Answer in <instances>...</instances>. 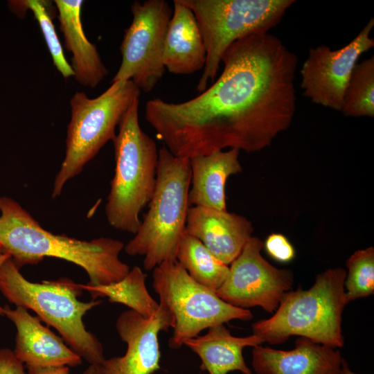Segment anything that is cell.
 <instances>
[{"instance_id":"1","label":"cell","mask_w":374,"mask_h":374,"mask_svg":"<svg viewBox=\"0 0 374 374\" xmlns=\"http://www.w3.org/2000/svg\"><path fill=\"white\" fill-rule=\"evenodd\" d=\"M220 77L181 103L157 98L145 119L175 156L235 148L255 152L290 125L296 111V55L269 33L248 35L225 51Z\"/></svg>"},{"instance_id":"2","label":"cell","mask_w":374,"mask_h":374,"mask_svg":"<svg viewBox=\"0 0 374 374\" xmlns=\"http://www.w3.org/2000/svg\"><path fill=\"white\" fill-rule=\"evenodd\" d=\"M0 244L19 268L44 257L56 258L82 267L92 286L118 282L130 270L119 258L125 247L121 240L100 237L87 241L53 234L8 197L0 196Z\"/></svg>"},{"instance_id":"3","label":"cell","mask_w":374,"mask_h":374,"mask_svg":"<svg viewBox=\"0 0 374 374\" xmlns=\"http://www.w3.org/2000/svg\"><path fill=\"white\" fill-rule=\"evenodd\" d=\"M341 267L317 275L308 290L299 287L286 292L274 314L252 324L253 334L272 345L285 342L291 336L310 339L332 348L344 344L342 314L348 304Z\"/></svg>"},{"instance_id":"4","label":"cell","mask_w":374,"mask_h":374,"mask_svg":"<svg viewBox=\"0 0 374 374\" xmlns=\"http://www.w3.org/2000/svg\"><path fill=\"white\" fill-rule=\"evenodd\" d=\"M82 291L79 284L66 278L29 281L11 258L0 267V292L9 302L35 312L82 359L90 365L100 366L105 359L103 346L86 329L83 317L101 301H80L78 296Z\"/></svg>"},{"instance_id":"5","label":"cell","mask_w":374,"mask_h":374,"mask_svg":"<svg viewBox=\"0 0 374 374\" xmlns=\"http://www.w3.org/2000/svg\"><path fill=\"white\" fill-rule=\"evenodd\" d=\"M139 104V98L132 103L112 141L115 169L105 205L109 225L134 235L154 191L159 156L155 141L141 128Z\"/></svg>"},{"instance_id":"6","label":"cell","mask_w":374,"mask_h":374,"mask_svg":"<svg viewBox=\"0 0 374 374\" xmlns=\"http://www.w3.org/2000/svg\"><path fill=\"white\" fill-rule=\"evenodd\" d=\"M190 186V159L159 150L156 185L140 228L124 247L131 256H143L145 270L176 260L186 229Z\"/></svg>"},{"instance_id":"7","label":"cell","mask_w":374,"mask_h":374,"mask_svg":"<svg viewBox=\"0 0 374 374\" xmlns=\"http://www.w3.org/2000/svg\"><path fill=\"white\" fill-rule=\"evenodd\" d=\"M141 91L131 80L112 83L102 94L89 98L77 91L70 100L71 121L67 127L66 152L57 174L52 197H58L66 184L80 174L100 150L116 137V128Z\"/></svg>"},{"instance_id":"8","label":"cell","mask_w":374,"mask_h":374,"mask_svg":"<svg viewBox=\"0 0 374 374\" xmlns=\"http://www.w3.org/2000/svg\"><path fill=\"white\" fill-rule=\"evenodd\" d=\"M194 13L206 58L197 84L199 93L213 83L222 57L235 41L268 33L281 21L294 0H181Z\"/></svg>"},{"instance_id":"9","label":"cell","mask_w":374,"mask_h":374,"mask_svg":"<svg viewBox=\"0 0 374 374\" xmlns=\"http://www.w3.org/2000/svg\"><path fill=\"white\" fill-rule=\"evenodd\" d=\"M152 287L174 318L173 334L169 347L179 349L204 329L238 319L253 318L247 309L234 307L222 300L215 292L194 280L176 260L153 269Z\"/></svg>"},{"instance_id":"10","label":"cell","mask_w":374,"mask_h":374,"mask_svg":"<svg viewBox=\"0 0 374 374\" xmlns=\"http://www.w3.org/2000/svg\"><path fill=\"white\" fill-rule=\"evenodd\" d=\"M131 12L132 21L120 46L122 61L111 83L131 80L148 93L166 71L164 41L172 9L165 0L135 1Z\"/></svg>"},{"instance_id":"11","label":"cell","mask_w":374,"mask_h":374,"mask_svg":"<svg viewBox=\"0 0 374 374\" xmlns=\"http://www.w3.org/2000/svg\"><path fill=\"white\" fill-rule=\"evenodd\" d=\"M264 243L251 236L230 264L227 278L215 294L227 303L242 309L261 307L274 313L284 294L292 290L291 270L271 265L262 256Z\"/></svg>"},{"instance_id":"12","label":"cell","mask_w":374,"mask_h":374,"mask_svg":"<svg viewBox=\"0 0 374 374\" xmlns=\"http://www.w3.org/2000/svg\"><path fill=\"white\" fill-rule=\"evenodd\" d=\"M373 27L371 18L350 43L337 50L325 45L310 48L300 71L303 95L315 104L341 112L359 58L374 46V39L370 37Z\"/></svg>"},{"instance_id":"13","label":"cell","mask_w":374,"mask_h":374,"mask_svg":"<svg viewBox=\"0 0 374 374\" xmlns=\"http://www.w3.org/2000/svg\"><path fill=\"white\" fill-rule=\"evenodd\" d=\"M174 327L170 312L159 303L157 312L149 318L128 310L117 318L116 328L126 343L124 355L105 359L100 368L103 374H153L160 369L161 352L158 336Z\"/></svg>"},{"instance_id":"14","label":"cell","mask_w":374,"mask_h":374,"mask_svg":"<svg viewBox=\"0 0 374 374\" xmlns=\"http://www.w3.org/2000/svg\"><path fill=\"white\" fill-rule=\"evenodd\" d=\"M3 309L4 316L17 328L13 352L27 368L73 367L82 364V358L27 309L20 306L12 309L8 305Z\"/></svg>"},{"instance_id":"15","label":"cell","mask_w":374,"mask_h":374,"mask_svg":"<svg viewBox=\"0 0 374 374\" xmlns=\"http://www.w3.org/2000/svg\"><path fill=\"white\" fill-rule=\"evenodd\" d=\"M186 231L193 235L220 261L230 265L251 237L253 229L245 217L227 211L189 207Z\"/></svg>"},{"instance_id":"16","label":"cell","mask_w":374,"mask_h":374,"mask_svg":"<svg viewBox=\"0 0 374 374\" xmlns=\"http://www.w3.org/2000/svg\"><path fill=\"white\" fill-rule=\"evenodd\" d=\"M341 359L337 348L299 337L289 350L254 346L251 365L257 374H340Z\"/></svg>"},{"instance_id":"17","label":"cell","mask_w":374,"mask_h":374,"mask_svg":"<svg viewBox=\"0 0 374 374\" xmlns=\"http://www.w3.org/2000/svg\"><path fill=\"white\" fill-rule=\"evenodd\" d=\"M206 58L204 43L194 13L181 0H174L164 41L166 70L176 75H190L203 70Z\"/></svg>"},{"instance_id":"18","label":"cell","mask_w":374,"mask_h":374,"mask_svg":"<svg viewBox=\"0 0 374 374\" xmlns=\"http://www.w3.org/2000/svg\"><path fill=\"white\" fill-rule=\"evenodd\" d=\"M239 154L240 150L232 148L190 158L188 204L226 211L227 179L242 170Z\"/></svg>"},{"instance_id":"19","label":"cell","mask_w":374,"mask_h":374,"mask_svg":"<svg viewBox=\"0 0 374 374\" xmlns=\"http://www.w3.org/2000/svg\"><path fill=\"white\" fill-rule=\"evenodd\" d=\"M60 28L64 45L72 54L75 80L82 86L94 88L104 79L107 70L96 46L87 37L82 26V0H55Z\"/></svg>"},{"instance_id":"20","label":"cell","mask_w":374,"mask_h":374,"mask_svg":"<svg viewBox=\"0 0 374 374\" xmlns=\"http://www.w3.org/2000/svg\"><path fill=\"white\" fill-rule=\"evenodd\" d=\"M262 343L263 340L253 334L235 337L224 324H219L208 328L206 334L187 340L184 345L200 358V368L208 374H228L235 371L253 374L245 363L242 351L244 347Z\"/></svg>"},{"instance_id":"21","label":"cell","mask_w":374,"mask_h":374,"mask_svg":"<svg viewBox=\"0 0 374 374\" xmlns=\"http://www.w3.org/2000/svg\"><path fill=\"white\" fill-rule=\"evenodd\" d=\"M146 276L139 266H134L118 282L105 285L79 284V286L81 290L89 292L93 299L107 297L112 303L125 305L143 317L149 318L157 312L159 303L152 298L147 290Z\"/></svg>"},{"instance_id":"22","label":"cell","mask_w":374,"mask_h":374,"mask_svg":"<svg viewBox=\"0 0 374 374\" xmlns=\"http://www.w3.org/2000/svg\"><path fill=\"white\" fill-rule=\"evenodd\" d=\"M176 260L197 283L216 292L225 281L229 267L217 259L200 240L184 231Z\"/></svg>"},{"instance_id":"23","label":"cell","mask_w":374,"mask_h":374,"mask_svg":"<svg viewBox=\"0 0 374 374\" xmlns=\"http://www.w3.org/2000/svg\"><path fill=\"white\" fill-rule=\"evenodd\" d=\"M341 112L345 116H374V57L357 63L347 85Z\"/></svg>"},{"instance_id":"24","label":"cell","mask_w":374,"mask_h":374,"mask_svg":"<svg viewBox=\"0 0 374 374\" xmlns=\"http://www.w3.org/2000/svg\"><path fill=\"white\" fill-rule=\"evenodd\" d=\"M8 6L18 16L24 14L27 10L32 11L57 70L64 78L74 76L72 66L66 59L53 23L51 2L45 0H17L9 1Z\"/></svg>"},{"instance_id":"25","label":"cell","mask_w":374,"mask_h":374,"mask_svg":"<svg viewBox=\"0 0 374 374\" xmlns=\"http://www.w3.org/2000/svg\"><path fill=\"white\" fill-rule=\"evenodd\" d=\"M344 287L346 301L368 296L374 292V248L369 247L353 253L346 262Z\"/></svg>"},{"instance_id":"26","label":"cell","mask_w":374,"mask_h":374,"mask_svg":"<svg viewBox=\"0 0 374 374\" xmlns=\"http://www.w3.org/2000/svg\"><path fill=\"white\" fill-rule=\"evenodd\" d=\"M264 247L274 260L287 262L295 256V251L287 238L280 233H271L266 239Z\"/></svg>"},{"instance_id":"27","label":"cell","mask_w":374,"mask_h":374,"mask_svg":"<svg viewBox=\"0 0 374 374\" xmlns=\"http://www.w3.org/2000/svg\"><path fill=\"white\" fill-rule=\"evenodd\" d=\"M24 365L10 348H0V374H26Z\"/></svg>"},{"instance_id":"28","label":"cell","mask_w":374,"mask_h":374,"mask_svg":"<svg viewBox=\"0 0 374 374\" xmlns=\"http://www.w3.org/2000/svg\"><path fill=\"white\" fill-rule=\"evenodd\" d=\"M27 374H69V368L66 366L28 368Z\"/></svg>"},{"instance_id":"29","label":"cell","mask_w":374,"mask_h":374,"mask_svg":"<svg viewBox=\"0 0 374 374\" xmlns=\"http://www.w3.org/2000/svg\"><path fill=\"white\" fill-rule=\"evenodd\" d=\"M10 258H11L10 255L5 251L0 244V267L3 263ZM0 316H4V309L1 306H0Z\"/></svg>"},{"instance_id":"30","label":"cell","mask_w":374,"mask_h":374,"mask_svg":"<svg viewBox=\"0 0 374 374\" xmlns=\"http://www.w3.org/2000/svg\"><path fill=\"white\" fill-rule=\"evenodd\" d=\"M340 374H356L350 368L347 361L342 357Z\"/></svg>"},{"instance_id":"31","label":"cell","mask_w":374,"mask_h":374,"mask_svg":"<svg viewBox=\"0 0 374 374\" xmlns=\"http://www.w3.org/2000/svg\"><path fill=\"white\" fill-rule=\"evenodd\" d=\"M82 374H103L99 366L90 365Z\"/></svg>"}]
</instances>
